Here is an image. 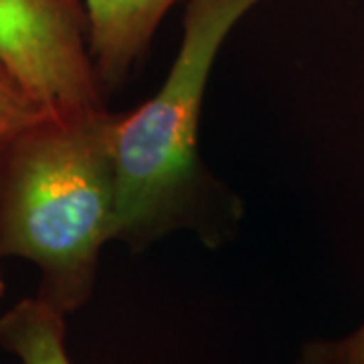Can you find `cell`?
<instances>
[{
    "instance_id": "6da1fadb",
    "label": "cell",
    "mask_w": 364,
    "mask_h": 364,
    "mask_svg": "<svg viewBox=\"0 0 364 364\" xmlns=\"http://www.w3.org/2000/svg\"><path fill=\"white\" fill-rule=\"evenodd\" d=\"M114 117L47 116L0 148V251L37 267V298L65 318L91 299L116 239Z\"/></svg>"
},
{
    "instance_id": "7a4b0ae2",
    "label": "cell",
    "mask_w": 364,
    "mask_h": 364,
    "mask_svg": "<svg viewBox=\"0 0 364 364\" xmlns=\"http://www.w3.org/2000/svg\"><path fill=\"white\" fill-rule=\"evenodd\" d=\"M261 2L188 0L166 81L138 109L114 117L117 241L144 249L200 217L210 182L198 156L208 77L229 33Z\"/></svg>"
},
{
    "instance_id": "3957f363",
    "label": "cell",
    "mask_w": 364,
    "mask_h": 364,
    "mask_svg": "<svg viewBox=\"0 0 364 364\" xmlns=\"http://www.w3.org/2000/svg\"><path fill=\"white\" fill-rule=\"evenodd\" d=\"M0 69L51 116L107 109L79 0H0Z\"/></svg>"
},
{
    "instance_id": "277c9868",
    "label": "cell",
    "mask_w": 364,
    "mask_h": 364,
    "mask_svg": "<svg viewBox=\"0 0 364 364\" xmlns=\"http://www.w3.org/2000/svg\"><path fill=\"white\" fill-rule=\"evenodd\" d=\"M176 2L181 0H85L87 49L104 90L126 83Z\"/></svg>"
},
{
    "instance_id": "5b68a950",
    "label": "cell",
    "mask_w": 364,
    "mask_h": 364,
    "mask_svg": "<svg viewBox=\"0 0 364 364\" xmlns=\"http://www.w3.org/2000/svg\"><path fill=\"white\" fill-rule=\"evenodd\" d=\"M65 336V316L37 296L0 316V348L21 364H73Z\"/></svg>"
},
{
    "instance_id": "8992f818",
    "label": "cell",
    "mask_w": 364,
    "mask_h": 364,
    "mask_svg": "<svg viewBox=\"0 0 364 364\" xmlns=\"http://www.w3.org/2000/svg\"><path fill=\"white\" fill-rule=\"evenodd\" d=\"M51 116L9 73L0 69V148L18 132Z\"/></svg>"
},
{
    "instance_id": "52a82bcc",
    "label": "cell",
    "mask_w": 364,
    "mask_h": 364,
    "mask_svg": "<svg viewBox=\"0 0 364 364\" xmlns=\"http://www.w3.org/2000/svg\"><path fill=\"white\" fill-rule=\"evenodd\" d=\"M296 364H364V322L342 338L308 342Z\"/></svg>"
},
{
    "instance_id": "ba28073f",
    "label": "cell",
    "mask_w": 364,
    "mask_h": 364,
    "mask_svg": "<svg viewBox=\"0 0 364 364\" xmlns=\"http://www.w3.org/2000/svg\"><path fill=\"white\" fill-rule=\"evenodd\" d=\"M4 259V255H2V251H0V261ZM4 298V279H2V272H0V301Z\"/></svg>"
}]
</instances>
